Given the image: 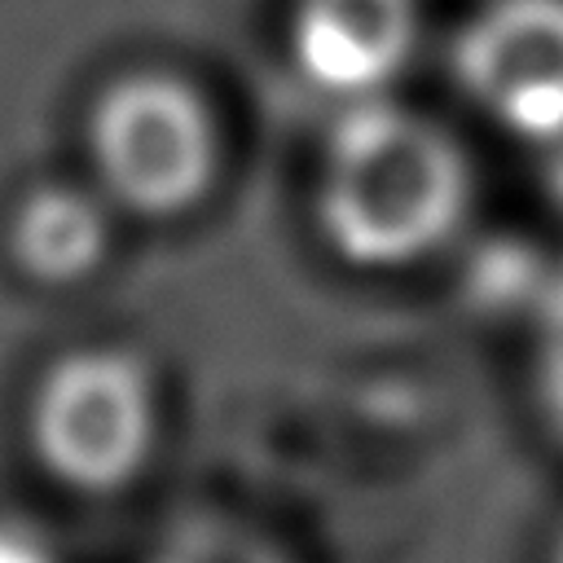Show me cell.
<instances>
[{
    "label": "cell",
    "instance_id": "obj_1",
    "mask_svg": "<svg viewBox=\"0 0 563 563\" xmlns=\"http://www.w3.org/2000/svg\"><path fill=\"white\" fill-rule=\"evenodd\" d=\"M462 145L387 92L343 101L317 172V229L365 273H396L435 255L471 211Z\"/></svg>",
    "mask_w": 563,
    "mask_h": 563
},
{
    "label": "cell",
    "instance_id": "obj_2",
    "mask_svg": "<svg viewBox=\"0 0 563 563\" xmlns=\"http://www.w3.org/2000/svg\"><path fill=\"white\" fill-rule=\"evenodd\" d=\"M88 150L106 194L145 220L198 207L220 167L211 106L167 70L114 79L92 106Z\"/></svg>",
    "mask_w": 563,
    "mask_h": 563
},
{
    "label": "cell",
    "instance_id": "obj_3",
    "mask_svg": "<svg viewBox=\"0 0 563 563\" xmlns=\"http://www.w3.org/2000/svg\"><path fill=\"white\" fill-rule=\"evenodd\" d=\"M26 431L53 479L75 493H114L158 444L154 378L132 352L79 347L40 378Z\"/></svg>",
    "mask_w": 563,
    "mask_h": 563
},
{
    "label": "cell",
    "instance_id": "obj_4",
    "mask_svg": "<svg viewBox=\"0 0 563 563\" xmlns=\"http://www.w3.org/2000/svg\"><path fill=\"white\" fill-rule=\"evenodd\" d=\"M453 79L519 141H563V0H484L453 40Z\"/></svg>",
    "mask_w": 563,
    "mask_h": 563
},
{
    "label": "cell",
    "instance_id": "obj_5",
    "mask_svg": "<svg viewBox=\"0 0 563 563\" xmlns=\"http://www.w3.org/2000/svg\"><path fill=\"white\" fill-rule=\"evenodd\" d=\"M418 44V0H295L290 53L339 101L383 97Z\"/></svg>",
    "mask_w": 563,
    "mask_h": 563
},
{
    "label": "cell",
    "instance_id": "obj_6",
    "mask_svg": "<svg viewBox=\"0 0 563 563\" xmlns=\"http://www.w3.org/2000/svg\"><path fill=\"white\" fill-rule=\"evenodd\" d=\"M9 251L18 268L44 286L84 282L110 251V211L79 185H40L13 211Z\"/></svg>",
    "mask_w": 563,
    "mask_h": 563
},
{
    "label": "cell",
    "instance_id": "obj_7",
    "mask_svg": "<svg viewBox=\"0 0 563 563\" xmlns=\"http://www.w3.org/2000/svg\"><path fill=\"white\" fill-rule=\"evenodd\" d=\"M532 369H537V405H541L550 431L563 440V277L541 308Z\"/></svg>",
    "mask_w": 563,
    "mask_h": 563
},
{
    "label": "cell",
    "instance_id": "obj_8",
    "mask_svg": "<svg viewBox=\"0 0 563 563\" xmlns=\"http://www.w3.org/2000/svg\"><path fill=\"white\" fill-rule=\"evenodd\" d=\"M0 563H57V554L18 523H0Z\"/></svg>",
    "mask_w": 563,
    "mask_h": 563
},
{
    "label": "cell",
    "instance_id": "obj_9",
    "mask_svg": "<svg viewBox=\"0 0 563 563\" xmlns=\"http://www.w3.org/2000/svg\"><path fill=\"white\" fill-rule=\"evenodd\" d=\"M163 563H216V559H202V554H172V559H163Z\"/></svg>",
    "mask_w": 563,
    "mask_h": 563
},
{
    "label": "cell",
    "instance_id": "obj_10",
    "mask_svg": "<svg viewBox=\"0 0 563 563\" xmlns=\"http://www.w3.org/2000/svg\"><path fill=\"white\" fill-rule=\"evenodd\" d=\"M550 563H563V528H559V537H554V550H550Z\"/></svg>",
    "mask_w": 563,
    "mask_h": 563
}]
</instances>
